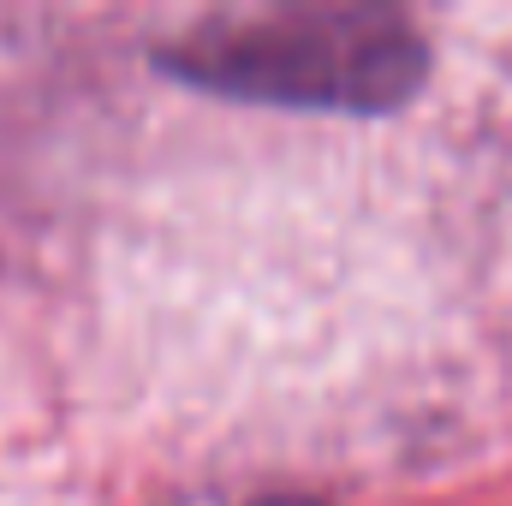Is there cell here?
Segmentation results:
<instances>
[{"label": "cell", "mask_w": 512, "mask_h": 506, "mask_svg": "<svg viewBox=\"0 0 512 506\" xmlns=\"http://www.w3.org/2000/svg\"><path fill=\"white\" fill-rule=\"evenodd\" d=\"M155 66L227 102L393 114L423 90L429 42L393 6H274L191 24L155 48Z\"/></svg>", "instance_id": "cell-1"}, {"label": "cell", "mask_w": 512, "mask_h": 506, "mask_svg": "<svg viewBox=\"0 0 512 506\" xmlns=\"http://www.w3.org/2000/svg\"><path fill=\"white\" fill-rule=\"evenodd\" d=\"M262 506H316V501H298V495H280V501H262Z\"/></svg>", "instance_id": "cell-2"}]
</instances>
